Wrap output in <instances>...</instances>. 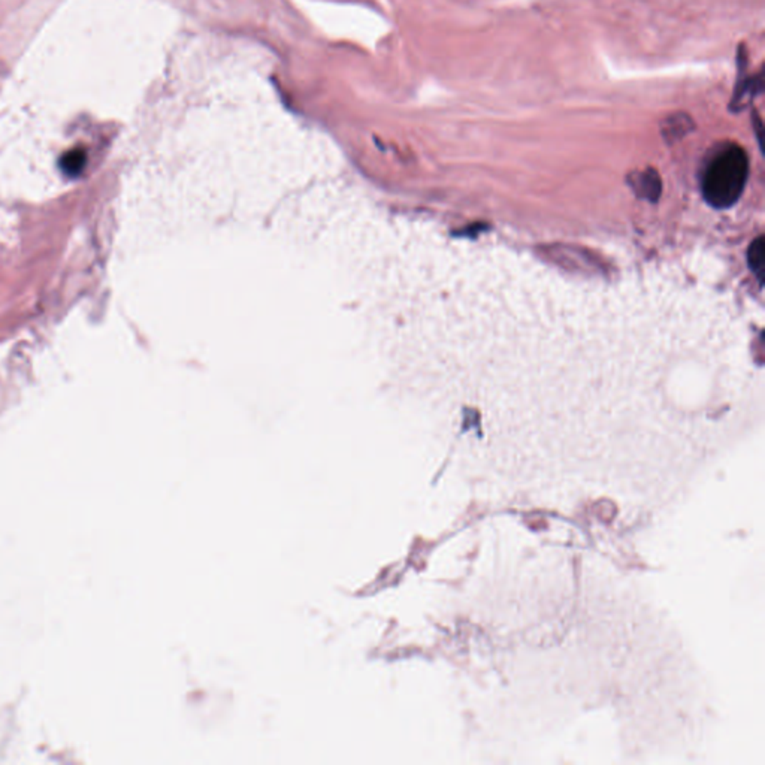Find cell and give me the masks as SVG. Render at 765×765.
<instances>
[{"label": "cell", "mask_w": 765, "mask_h": 765, "mask_svg": "<svg viewBox=\"0 0 765 765\" xmlns=\"http://www.w3.org/2000/svg\"><path fill=\"white\" fill-rule=\"evenodd\" d=\"M747 156L739 145H726L713 157L704 176L706 198L716 206H728L743 190Z\"/></svg>", "instance_id": "obj_1"}, {"label": "cell", "mask_w": 765, "mask_h": 765, "mask_svg": "<svg viewBox=\"0 0 765 765\" xmlns=\"http://www.w3.org/2000/svg\"><path fill=\"white\" fill-rule=\"evenodd\" d=\"M86 165H87V153L83 149H74V150L66 151L60 157V161H59L61 172L69 178L79 176L81 172L84 171Z\"/></svg>", "instance_id": "obj_2"}, {"label": "cell", "mask_w": 765, "mask_h": 765, "mask_svg": "<svg viewBox=\"0 0 765 765\" xmlns=\"http://www.w3.org/2000/svg\"><path fill=\"white\" fill-rule=\"evenodd\" d=\"M692 129V121L685 114H677L670 119H666L664 124V135L669 136L670 139L685 136L689 130Z\"/></svg>", "instance_id": "obj_3"}, {"label": "cell", "mask_w": 765, "mask_h": 765, "mask_svg": "<svg viewBox=\"0 0 765 765\" xmlns=\"http://www.w3.org/2000/svg\"><path fill=\"white\" fill-rule=\"evenodd\" d=\"M749 257H751V265L755 271H761L762 268V264H764V242H762V238H759L754 246L751 249V254H749Z\"/></svg>", "instance_id": "obj_4"}]
</instances>
